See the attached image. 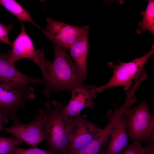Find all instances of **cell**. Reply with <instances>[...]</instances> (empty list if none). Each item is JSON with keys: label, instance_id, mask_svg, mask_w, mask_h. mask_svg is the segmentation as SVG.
I'll use <instances>...</instances> for the list:
<instances>
[{"label": "cell", "instance_id": "1", "mask_svg": "<svg viewBox=\"0 0 154 154\" xmlns=\"http://www.w3.org/2000/svg\"><path fill=\"white\" fill-rule=\"evenodd\" d=\"M54 44V60L47 76L43 80V93L45 95L48 97L53 92L72 91L78 88H96L84 83L79 70L70 58L66 49Z\"/></svg>", "mask_w": 154, "mask_h": 154}, {"label": "cell", "instance_id": "2", "mask_svg": "<svg viewBox=\"0 0 154 154\" xmlns=\"http://www.w3.org/2000/svg\"><path fill=\"white\" fill-rule=\"evenodd\" d=\"M63 105L57 100L47 101L43 110L45 119L42 130L49 149L54 154H67L69 143V118Z\"/></svg>", "mask_w": 154, "mask_h": 154}, {"label": "cell", "instance_id": "3", "mask_svg": "<svg viewBox=\"0 0 154 154\" xmlns=\"http://www.w3.org/2000/svg\"><path fill=\"white\" fill-rule=\"evenodd\" d=\"M124 114L127 118V131L131 140L154 143V118L145 100Z\"/></svg>", "mask_w": 154, "mask_h": 154}, {"label": "cell", "instance_id": "4", "mask_svg": "<svg viewBox=\"0 0 154 154\" xmlns=\"http://www.w3.org/2000/svg\"><path fill=\"white\" fill-rule=\"evenodd\" d=\"M154 52V45L147 53L140 57L128 62H121L115 65L110 63L108 65L113 69V75L109 81L104 85L94 89L97 93L109 88L123 86L128 90L133 84V80L138 76L142 67Z\"/></svg>", "mask_w": 154, "mask_h": 154}, {"label": "cell", "instance_id": "5", "mask_svg": "<svg viewBox=\"0 0 154 154\" xmlns=\"http://www.w3.org/2000/svg\"><path fill=\"white\" fill-rule=\"evenodd\" d=\"M12 49L9 51V60L13 63L23 58L29 59L37 64L42 72L45 79L50 69L52 63L45 59L44 52L35 50L33 42L26 32L21 23V31L12 44Z\"/></svg>", "mask_w": 154, "mask_h": 154}, {"label": "cell", "instance_id": "6", "mask_svg": "<svg viewBox=\"0 0 154 154\" xmlns=\"http://www.w3.org/2000/svg\"><path fill=\"white\" fill-rule=\"evenodd\" d=\"M68 128L69 143L67 154L82 148L102 129L80 114L69 117Z\"/></svg>", "mask_w": 154, "mask_h": 154}, {"label": "cell", "instance_id": "7", "mask_svg": "<svg viewBox=\"0 0 154 154\" xmlns=\"http://www.w3.org/2000/svg\"><path fill=\"white\" fill-rule=\"evenodd\" d=\"M33 88L19 89L0 84V114L13 120L17 112L35 97Z\"/></svg>", "mask_w": 154, "mask_h": 154}, {"label": "cell", "instance_id": "8", "mask_svg": "<svg viewBox=\"0 0 154 154\" xmlns=\"http://www.w3.org/2000/svg\"><path fill=\"white\" fill-rule=\"evenodd\" d=\"M45 115L43 110L40 109L37 114L29 123H22L19 118L16 117L11 126L4 127L2 131L11 134L15 138L34 146L44 140L42 130Z\"/></svg>", "mask_w": 154, "mask_h": 154}, {"label": "cell", "instance_id": "9", "mask_svg": "<svg viewBox=\"0 0 154 154\" xmlns=\"http://www.w3.org/2000/svg\"><path fill=\"white\" fill-rule=\"evenodd\" d=\"M46 30L41 31L48 39L55 44L69 49L71 45L85 32L88 26L79 27L69 25L47 17Z\"/></svg>", "mask_w": 154, "mask_h": 154}, {"label": "cell", "instance_id": "10", "mask_svg": "<svg viewBox=\"0 0 154 154\" xmlns=\"http://www.w3.org/2000/svg\"><path fill=\"white\" fill-rule=\"evenodd\" d=\"M9 52L0 54V83L19 89H24L29 85L42 83L43 79L27 76L19 71L15 64L9 60Z\"/></svg>", "mask_w": 154, "mask_h": 154}, {"label": "cell", "instance_id": "11", "mask_svg": "<svg viewBox=\"0 0 154 154\" xmlns=\"http://www.w3.org/2000/svg\"><path fill=\"white\" fill-rule=\"evenodd\" d=\"M94 89L78 88L72 90L71 99L64 109L68 117L79 114L81 111L86 107H94L92 98H95L97 94Z\"/></svg>", "mask_w": 154, "mask_h": 154}, {"label": "cell", "instance_id": "12", "mask_svg": "<svg viewBox=\"0 0 154 154\" xmlns=\"http://www.w3.org/2000/svg\"><path fill=\"white\" fill-rule=\"evenodd\" d=\"M127 118L124 114L116 120L113 126L105 154H117L128 144Z\"/></svg>", "mask_w": 154, "mask_h": 154}, {"label": "cell", "instance_id": "13", "mask_svg": "<svg viewBox=\"0 0 154 154\" xmlns=\"http://www.w3.org/2000/svg\"><path fill=\"white\" fill-rule=\"evenodd\" d=\"M89 30L85 32L70 46V55L79 70L84 80L87 78V59Z\"/></svg>", "mask_w": 154, "mask_h": 154}, {"label": "cell", "instance_id": "14", "mask_svg": "<svg viewBox=\"0 0 154 154\" xmlns=\"http://www.w3.org/2000/svg\"><path fill=\"white\" fill-rule=\"evenodd\" d=\"M108 142V139L99 132L82 148L68 154H103Z\"/></svg>", "mask_w": 154, "mask_h": 154}, {"label": "cell", "instance_id": "15", "mask_svg": "<svg viewBox=\"0 0 154 154\" xmlns=\"http://www.w3.org/2000/svg\"><path fill=\"white\" fill-rule=\"evenodd\" d=\"M0 4L15 15L20 21H27L32 23L40 30L42 28L31 19L30 13L14 0H0Z\"/></svg>", "mask_w": 154, "mask_h": 154}, {"label": "cell", "instance_id": "16", "mask_svg": "<svg viewBox=\"0 0 154 154\" xmlns=\"http://www.w3.org/2000/svg\"><path fill=\"white\" fill-rule=\"evenodd\" d=\"M148 4L143 13L142 21L139 23V31L148 30L154 34V1L148 0Z\"/></svg>", "mask_w": 154, "mask_h": 154}, {"label": "cell", "instance_id": "17", "mask_svg": "<svg viewBox=\"0 0 154 154\" xmlns=\"http://www.w3.org/2000/svg\"><path fill=\"white\" fill-rule=\"evenodd\" d=\"M23 142L16 138L0 137V154H8L14 147Z\"/></svg>", "mask_w": 154, "mask_h": 154}, {"label": "cell", "instance_id": "18", "mask_svg": "<svg viewBox=\"0 0 154 154\" xmlns=\"http://www.w3.org/2000/svg\"><path fill=\"white\" fill-rule=\"evenodd\" d=\"M8 154H54L49 149L45 150L37 147L23 149L14 147Z\"/></svg>", "mask_w": 154, "mask_h": 154}, {"label": "cell", "instance_id": "19", "mask_svg": "<svg viewBox=\"0 0 154 154\" xmlns=\"http://www.w3.org/2000/svg\"><path fill=\"white\" fill-rule=\"evenodd\" d=\"M146 150V147H143L140 141L135 140L120 154H144Z\"/></svg>", "mask_w": 154, "mask_h": 154}, {"label": "cell", "instance_id": "20", "mask_svg": "<svg viewBox=\"0 0 154 154\" xmlns=\"http://www.w3.org/2000/svg\"><path fill=\"white\" fill-rule=\"evenodd\" d=\"M12 29V26L11 25H5L0 23V42L11 47L12 44L9 40L8 33Z\"/></svg>", "mask_w": 154, "mask_h": 154}, {"label": "cell", "instance_id": "21", "mask_svg": "<svg viewBox=\"0 0 154 154\" xmlns=\"http://www.w3.org/2000/svg\"><path fill=\"white\" fill-rule=\"evenodd\" d=\"M6 117L3 115L0 114V131H2V130L4 128L2 124V122H3L5 119L6 120Z\"/></svg>", "mask_w": 154, "mask_h": 154}, {"label": "cell", "instance_id": "22", "mask_svg": "<svg viewBox=\"0 0 154 154\" xmlns=\"http://www.w3.org/2000/svg\"><path fill=\"white\" fill-rule=\"evenodd\" d=\"M145 151H145V153H144V154H145Z\"/></svg>", "mask_w": 154, "mask_h": 154}]
</instances>
